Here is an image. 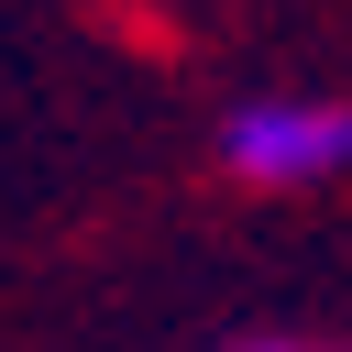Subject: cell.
<instances>
[{
  "label": "cell",
  "instance_id": "obj_1",
  "mask_svg": "<svg viewBox=\"0 0 352 352\" xmlns=\"http://www.w3.org/2000/svg\"><path fill=\"white\" fill-rule=\"evenodd\" d=\"M220 165L242 187H330L352 176V99H242L220 121Z\"/></svg>",
  "mask_w": 352,
  "mask_h": 352
},
{
  "label": "cell",
  "instance_id": "obj_2",
  "mask_svg": "<svg viewBox=\"0 0 352 352\" xmlns=\"http://www.w3.org/2000/svg\"><path fill=\"white\" fill-rule=\"evenodd\" d=\"M242 352H297V341H242Z\"/></svg>",
  "mask_w": 352,
  "mask_h": 352
}]
</instances>
